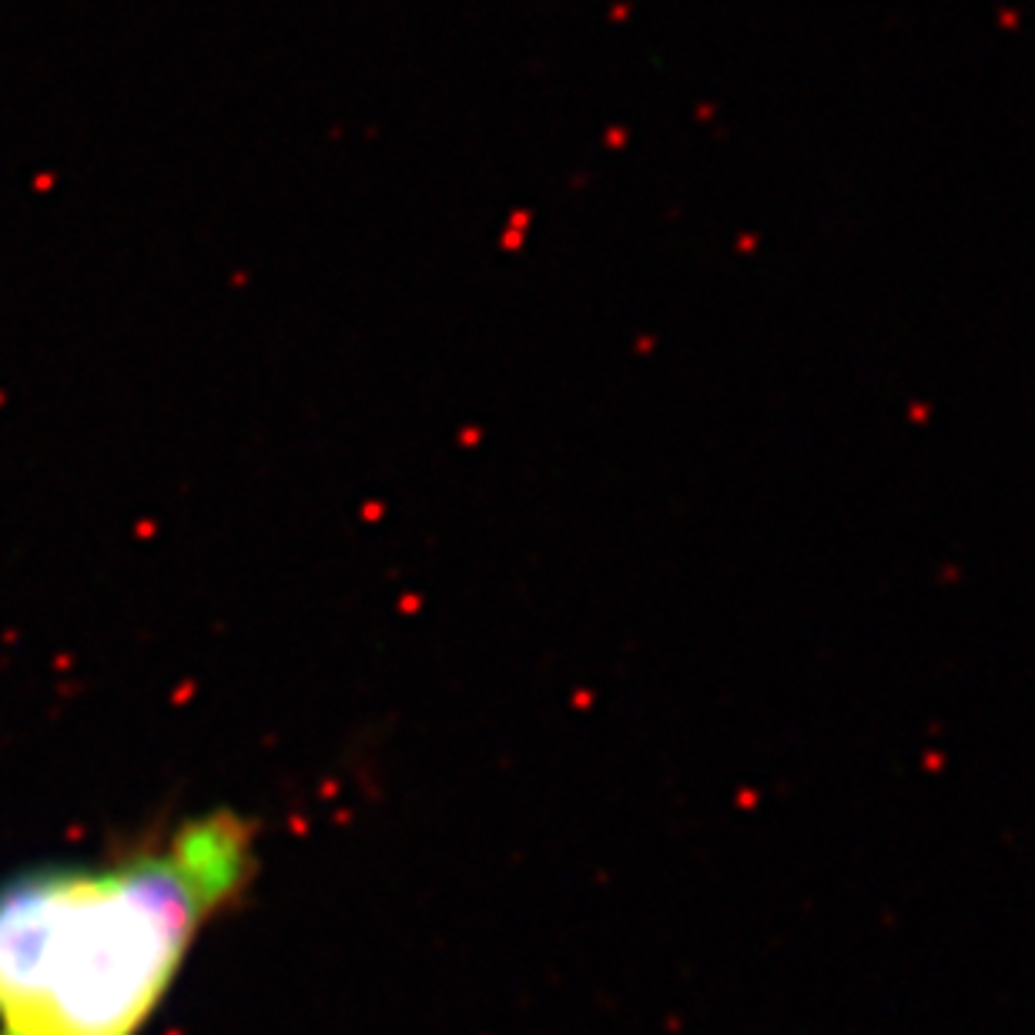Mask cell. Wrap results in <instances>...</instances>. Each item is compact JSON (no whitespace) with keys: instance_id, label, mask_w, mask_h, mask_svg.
Wrapping results in <instances>:
<instances>
[{"instance_id":"1","label":"cell","mask_w":1035,"mask_h":1035,"mask_svg":"<svg viewBox=\"0 0 1035 1035\" xmlns=\"http://www.w3.org/2000/svg\"><path fill=\"white\" fill-rule=\"evenodd\" d=\"M255 875L258 824L215 808L0 881V1035H141Z\"/></svg>"}]
</instances>
